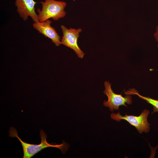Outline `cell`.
Listing matches in <instances>:
<instances>
[{
	"label": "cell",
	"mask_w": 158,
	"mask_h": 158,
	"mask_svg": "<svg viewBox=\"0 0 158 158\" xmlns=\"http://www.w3.org/2000/svg\"><path fill=\"white\" fill-rule=\"evenodd\" d=\"M126 95H136L138 97L145 100L147 103L151 104L153 106V111L152 113L158 112V100L153 99L149 97H145L141 95L137 90L134 88L129 89L126 91L124 92Z\"/></svg>",
	"instance_id": "obj_8"
},
{
	"label": "cell",
	"mask_w": 158,
	"mask_h": 158,
	"mask_svg": "<svg viewBox=\"0 0 158 158\" xmlns=\"http://www.w3.org/2000/svg\"><path fill=\"white\" fill-rule=\"evenodd\" d=\"M36 3L34 0H16L15 5L20 16L24 21L30 16L34 22H40L36 14L35 5Z\"/></svg>",
	"instance_id": "obj_6"
},
{
	"label": "cell",
	"mask_w": 158,
	"mask_h": 158,
	"mask_svg": "<svg viewBox=\"0 0 158 158\" xmlns=\"http://www.w3.org/2000/svg\"><path fill=\"white\" fill-rule=\"evenodd\" d=\"M9 133L10 137L13 138L16 137L20 142L23 150V158H30L42 149L51 147L59 148L63 153L64 154L69 147L68 144L64 141L60 145L48 143L47 141V135L42 129L40 131L41 142L39 144H30L23 141L18 136L16 129L13 127L11 126L10 127Z\"/></svg>",
	"instance_id": "obj_1"
},
{
	"label": "cell",
	"mask_w": 158,
	"mask_h": 158,
	"mask_svg": "<svg viewBox=\"0 0 158 158\" xmlns=\"http://www.w3.org/2000/svg\"><path fill=\"white\" fill-rule=\"evenodd\" d=\"M61 28L63 34L61 40V44L73 49L79 58L82 59L85 53L80 49L77 43L79 33L81 32L82 29L71 28L68 29L63 25H61Z\"/></svg>",
	"instance_id": "obj_5"
},
{
	"label": "cell",
	"mask_w": 158,
	"mask_h": 158,
	"mask_svg": "<svg viewBox=\"0 0 158 158\" xmlns=\"http://www.w3.org/2000/svg\"><path fill=\"white\" fill-rule=\"evenodd\" d=\"M51 20L49 19L38 22H34L32 25L33 28L45 37L50 39L57 46L61 44L60 37L55 29L51 26Z\"/></svg>",
	"instance_id": "obj_7"
},
{
	"label": "cell",
	"mask_w": 158,
	"mask_h": 158,
	"mask_svg": "<svg viewBox=\"0 0 158 158\" xmlns=\"http://www.w3.org/2000/svg\"><path fill=\"white\" fill-rule=\"evenodd\" d=\"M157 47L158 48V44H157Z\"/></svg>",
	"instance_id": "obj_10"
},
{
	"label": "cell",
	"mask_w": 158,
	"mask_h": 158,
	"mask_svg": "<svg viewBox=\"0 0 158 158\" xmlns=\"http://www.w3.org/2000/svg\"><path fill=\"white\" fill-rule=\"evenodd\" d=\"M105 89L103 91L107 97V101L104 100L103 105L108 107L109 110L113 111L114 110H119V107L124 106L128 107L126 104H130L132 103V97L130 95H126L124 97L121 94L114 93L111 87V84L109 81H105L104 83Z\"/></svg>",
	"instance_id": "obj_4"
},
{
	"label": "cell",
	"mask_w": 158,
	"mask_h": 158,
	"mask_svg": "<svg viewBox=\"0 0 158 158\" xmlns=\"http://www.w3.org/2000/svg\"><path fill=\"white\" fill-rule=\"evenodd\" d=\"M42 9L38 8L37 12L39 21L42 22L51 18L54 20L64 17L66 13L64 9L66 3L63 1L54 0H45L41 2Z\"/></svg>",
	"instance_id": "obj_2"
},
{
	"label": "cell",
	"mask_w": 158,
	"mask_h": 158,
	"mask_svg": "<svg viewBox=\"0 0 158 158\" xmlns=\"http://www.w3.org/2000/svg\"><path fill=\"white\" fill-rule=\"evenodd\" d=\"M149 113L148 110L145 109L138 116L127 114L123 116L118 112L116 114L112 113L110 117L111 119L117 122H120L121 120L126 121L130 125L135 127L139 133L141 134L143 132L146 133L150 130V125L147 121Z\"/></svg>",
	"instance_id": "obj_3"
},
{
	"label": "cell",
	"mask_w": 158,
	"mask_h": 158,
	"mask_svg": "<svg viewBox=\"0 0 158 158\" xmlns=\"http://www.w3.org/2000/svg\"><path fill=\"white\" fill-rule=\"evenodd\" d=\"M154 36L156 41L158 42V25L156 27L155 31L154 34Z\"/></svg>",
	"instance_id": "obj_9"
}]
</instances>
